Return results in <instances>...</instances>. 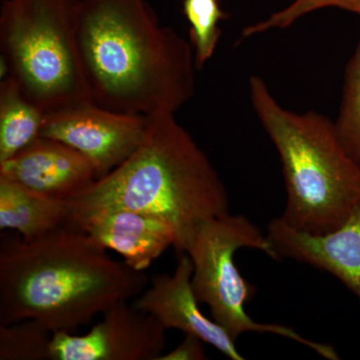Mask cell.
Returning a JSON list of instances; mask_svg holds the SVG:
<instances>
[{"label":"cell","mask_w":360,"mask_h":360,"mask_svg":"<svg viewBox=\"0 0 360 360\" xmlns=\"http://www.w3.org/2000/svg\"><path fill=\"white\" fill-rule=\"evenodd\" d=\"M77 44L90 101L127 115H174L195 92L191 45L146 0H80Z\"/></svg>","instance_id":"6da1fadb"},{"label":"cell","mask_w":360,"mask_h":360,"mask_svg":"<svg viewBox=\"0 0 360 360\" xmlns=\"http://www.w3.org/2000/svg\"><path fill=\"white\" fill-rule=\"evenodd\" d=\"M106 250L73 226L30 243H4L0 326L32 319L52 333H72L115 302L141 295L148 276Z\"/></svg>","instance_id":"7a4b0ae2"},{"label":"cell","mask_w":360,"mask_h":360,"mask_svg":"<svg viewBox=\"0 0 360 360\" xmlns=\"http://www.w3.org/2000/svg\"><path fill=\"white\" fill-rule=\"evenodd\" d=\"M70 203L72 217L125 208L158 217L174 231L177 255L186 252L203 222L229 212L217 169L172 113L149 116L136 150Z\"/></svg>","instance_id":"3957f363"},{"label":"cell","mask_w":360,"mask_h":360,"mask_svg":"<svg viewBox=\"0 0 360 360\" xmlns=\"http://www.w3.org/2000/svg\"><path fill=\"white\" fill-rule=\"evenodd\" d=\"M250 96L283 165L286 205L279 217L312 236L338 229L360 202V168L341 144L335 122L315 111L286 110L257 75L250 78Z\"/></svg>","instance_id":"277c9868"},{"label":"cell","mask_w":360,"mask_h":360,"mask_svg":"<svg viewBox=\"0 0 360 360\" xmlns=\"http://www.w3.org/2000/svg\"><path fill=\"white\" fill-rule=\"evenodd\" d=\"M79 1L2 0L4 75L45 113L90 101L77 51Z\"/></svg>","instance_id":"5b68a950"},{"label":"cell","mask_w":360,"mask_h":360,"mask_svg":"<svg viewBox=\"0 0 360 360\" xmlns=\"http://www.w3.org/2000/svg\"><path fill=\"white\" fill-rule=\"evenodd\" d=\"M240 248L260 250L279 259L266 234L245 215L231 212L203 222L187 248L193 264L194 295L198 302L208 305L213 321L236 341L246 333H271L304 345L323 359H340L333 345L307 340L290 326L255 321L246 312L255 288L234 262V255Z\"/></svg>","instance_id":"8992f818"},{"label":"cell","mask_w":360,"mask_h":360,"mask_svg":"<svg viewBox=\"0 0 360 360\" xmlns=\"http://www.w3.org/2000/svg\"><path fill=\"white\" fill-rule=\"evenodd\" d=\"M148 124L146 116L122 115L84 101L45 113L40 136L63 142L89 158L99 179L136 150Z\"/></svg>","instance_id":"52a82bcc"},{"label":"cell","mask_w":360,"mask_h":360,"mask_svg":"<svg viewBox=\"0 0 360 360\" xmlns=\"http://www.w3.org/2000/svg\"><path fill=\"white\" fill-rule=\"evenodd\" d=\"M167 329L153 315L120 300L84 335L56 331L51 360H158L167 348Z\"/></svg>","instance_id":"ba28073f"},{"label":"cell","mask_w":360,"mask_h":360,"mask_svg":"<svg viewBox=\"0 0 360 360\" xmlns=\"http://www.w3.org/2000/svg\"><path fill=\"white\" fill-rule=\"evenodd\" d=\"M193 272L191 257L187 253H181L174 274L153 276L148 290L132 304L153 315L167 330L179 329L184 335L200 338L229 359L245 360L231 335L200 311L191 284Z\"/></svg>","instance_id":"9c48e42d"},{"label":"cell","mask_w":360,"mask_h":360,"mask_svg":"<svg viewBox=\"0 0 360 360\" xmlns=\"http://www.w3.org/2000/svg\"><path fill=\"white\" fill-rule=\"evenodd\" d=\"M0 177L65 201L72 200L97 179L89 158L63 142L44 136L0 162Z\"/></svg>","instance_id":"30bf717a"},{"label":"cell","mask_w":360,"mask_h":360,"mask_svg":"<svg viewBox=\"0 0 360 360\" xmlns=\"http://www.w3.org/2000/svg\"><path fill=\"white\" fill-rule=\"evenodd\" d=\"M266 236L279 259L288 258L328 272L360 302V202L345 224L328 233L296 231L277 217L267 225Z\"/></svg>","instance_id":"8fae6325"},{"label":"cell","mask_w":360,"mask_h":360,"mask_svg":"<svg viewBox=\"0 0 360 360\" xmlns=\"http://www.w3.org/2000/svg\"><path fill=\"white\" fill-rule=\"evenodd\" d=\"M70 226L96 239L106 250L122 255L125 264L143 271L175 243L169 225L153 215L125 210L106 208L75 215Z\"/></svg>","instance_id":"7c38bea8"},{"label":"cell","mask_w":360,"mask_h":360,"mask_svg":"<svg viewBox=\"0 0 360 360\" xmlns=\"http://www.w3.org/2000/svg\"><path fill=\"white\" fill-rule=\"evenodd\" d=\"M70 201L53 200L0 177V229L20 232L25 243L70 226Z\"/></svg>","instance_id":"4fadbf2b"},{"label":"cell","mask_w":360,"mask_h":360,"mask_svg":"<svg viewBox=\"0 0 360 360\" xmlns=\"http://www.w3.org/2000/svg\"><path fill=\"white\" fill-rule=\"evenodd\" d=\"M45 111L11 78L0 84V162L13 158L40 136Z\"/></svg>","instance_id":"5bb4252c"},{"label":"cell","mask_w":360,"mask_h":360,"mask_svg":"<svg viewBox=\"0 0 360 360\" xmlns=\"http://www.w3.org/2000/svg\"><path fill=\"white\" fill-rule=\"evenodd\" d=\"M335 127L343 148L360 168V40L345 68Z\"/></svg>","instance_id":"9a60e30c"},{"label":"cell","mask_w":360,"mask_h":360,"mask_svg":"<svg viewBox=\"0 0 360 360\" xmlns=\"http://www.w3.org/2000/svg\"><path fill=\"white\" fill-rule=\"evenodd\" d=\"M184 13L191 25V44L198 68L212 58L221 35L220 21L227 18L219 0H184Z\"/></svg>","instance_id":"2e32d148"},{"label":"cell","mask_w":360,"mask_h":360,"mask_svg":"<svg viewBox=\"0 0 360 360\" xmlns=\"http://www.w3.org/2000/svg\"><path fill=\"white\" fill-rule=\"evenodd\" d=\"M52 333L27 319L0 326V360H51Z\"/></svg>","instance_id":"e0dca14e"},{"label":"cell","mask_w":360,"mask_h":360,"mask_svg":"<svg viewBox=\"0 0 360 360\" xmlns=\"http://www.w3.org/2000/svg\"><path fill=\"white\" fill-rule=\"evenodd\" d=\"M326 7H336L360 16V0H293L290 6L270 14L265 20L246 26L241 35L248 39L269 30H285L307 14Z\"/></svg>","instance_id":"ac0fdd59"},{"label":"cell","mask_w":360,"mask_h":360,"mask_svg":"<svg viewBox=\"0 0 360 360\" xmlns=\"http://www.w3.org/2000/svg\"><path fill=\"white\" fill-rule=\"evenodd\" d=\"M203 341L191 335H186L184 340L172 352L161 355L158 360H203L205 359Z\"/></svg>","instance_id":"d6986e66"}]
</instances>
